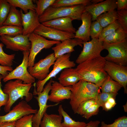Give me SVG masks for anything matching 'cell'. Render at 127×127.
Segmentation results:
<instances>
[{
    "label": "cell",
    "mask_w": 127,
    "mask_h": 127,
    "mask_svg": "<svg viewBox=\"0 0 127 127\" xmlns=\"http://www.w3.org/2000/svg\"><path fill=\"white\" fill-rule=\"evenodd\" d=\"M106 61L101 56L79 64L75 68L80 80L100 87L108 76L104 69Z\"/></svg>",
    "instance_id": "6da1fadb"
},
{
    "label": "cell",
    "mask_w": 127,
    "mask_h": 127,
    "mask_svg": "<svg viewBox=\"0 0 127 127\" xmlns=\"http://www.w3.org/2000/svg\"><path fill=\"white\" fill-rule=\"evenodd\" d=\"M99 87L94 83L81 80L70 86V103L74 114L83 102L92 99L97 100Z\"/></svg>",
    "instance_id": "7a4b0ae2"
},
{
    "label": "cell",
    "mask_w": 127,
    "mask_h": 127,
    "mask_svg": "<svg viewBox=\"0 0 127 127\" xmlns=\"http://www.w3.org/2000/svg\"><path fill=\"white\" fill-rule=\"evenodd\" d=\"M32 84H24L19 79L15 81L10 80L4 85L3 90L4 92L7 94L9 99L4 108V111L8 112L13 104L19 99H23L24 97L27 102L30 101L33 97L32 94L29 92L32 86Z\"/></svg>",
    "instance_id": "3957f363"
},
{
    "label": "cell",
    "mask_w": 127,
    "mask_h": 127,
    "mask_svg": "<svg viewBox=\"0 0 127 127\" xmlns=\"http://www.w3.org/2000/svg\"><path fill=\"white\" fill-rule=\"evenodd\" d=\"M86 6L80 4L70 7L54 8L51 6L40 16L39 20L41 23L57 18L68 17L73 20H81L82 14L85 11Z\"/></svg>",
    "instance_id": "277c9868"
},
{
    "label": "cell",
    "mask_w": 127,
    "mask_h": 127,
    "mask_svg": "<svg viewBox=\"0 0 127 127\" xmlns=\"http://www.w3.org/2000/svg\"><path fill=\"white\" fill-rule=\"evenodd\" d=\"M103 45L104 49L108 52V54L104 57L106 61L127 66V40L115 43H103Z\"/></svg>",
    "instance_id": "5b68a950"
},
{
    "label": "cell",
    "mask_w": 127,
    "mask_h": 127,
    "mask_svg": "<svg viewBox=\"0 0 127 127\" xmlns=\"http://www.w3.org/2000/svg\"><path fill=\"white\" fill-rule=\"evenodd\" d=\"M28 39L31 43V47L28 56V67L33 66L36 56L42 50L50 48L54 44L61 42L48 40L34 32L29 35Z\"/></svg>",
    "instance_id": "8992f818"
},
{
    "label": "cell",
    "mask_w": 127,
    "mask_h": 127,
    "mask_svg": "<svg viewBox=\"0 0 127 127\" xmlns=\"http://www.w3.org/2000/svg\"><path fill=\"white\" fill-rule=\"evenodd\" d=\"M53 79H50L44 88L43 91L40 92H37L36 88V83H34L33 86L34 89L32 95H37V96L34 97L37 101L39 107V110L35 114L32 119V122L36 124L40 125L42 118L44 113L46 112L47 109L49 107L56 105L59 103L52 105L47 104L49 97V93L50 91Z\"/></svg>",
    "instance_id": "52a82bcc"
},
{
    "label": "cell",
    "mask_w": 127,
    "mask_h": 127,
    "mask_svg": "<svg viewBox=\"0 0 127 127\" xmlns=\"http://www.w3.org/2000/svg\"><path fill=\"white\" fill-rule=\"evenodd\" d=\"M30 51L23 52V58L22 63L10 72L3 79L6 82L13 79H19L24 84H32L35 83V78L32 76L28 70V56Z\"/></svg>",
    "instance_id": "ba28073f"
},
{
    "label": "cell",
    "mask_w": 127,
    "mask_h": 127,
    "mask_svg": "<svg viewBox=\"0 0 127 127\" xmlns=\"http://www.w3.org/2000/svg\"><path fill=\"white\" fill-rule=\"evenodd\" d=\"M71 56V53H69L56 58L53 65V69L48 76L43 80H38L36 83V90L37 92H42L46 83L52 78L56 77V75L64 69L75 66V64L74 62L70 60Z\"/></svg>",
    "instance_id": "9c48e42d"
},
{
    "label": "cell",
    "mask_w": 127,
    "mask_h": 127,
    "mask_svg": "<svg viewBox=\"0 0 127 127\" xmlns=\"http://www.w3.org/2000/svg\"><path fill=\"white\" fill-rule=\"evenodd\" d=\"M103 44L102 42L95 39H92L87 42H83V49L76 59V62L79 64L101 56V52L104 49Z\"/></svg>",
    "instance_id": "30bf717a"
},
{
    "label": "cell",
    "mask_w": 127,
    "mask_h": 127,
    "mask_svg": "<svg viewBox=\"0 0 127 127\" xmlns=\"http://www.w3.org/2000/svg\"><path fill=\"white\" fill-rule=\"evenodd\" d=\"M56 59L54 53L50 54L44 58L35 63L33 66L28 67L30 74L38 80L46 78L49 73V68L53 65Z\"/></svg>",
    "instance_id": "8fae6325"
},
{
    "label": "cell",
    "mask_w": 127,
    "mask_h": 127,
    "mask_svg": "<svg viewBox=\"0 0 127 127\" xmlns=\"http://www.w3.org/2000/svg\"><path fill=\"white\" fill-rule=\"evenodd\" d=\"M29 36L22 34L14 36L3 35L0 36V40L6 45V48L15 51H30L31 44Z\"/></svg>",
    "instance_id": "7c38bea8"
},
{
    "label": "cell",
    "mask_w": 127,
    "mask_h": 127,
    "mask_svg": "<svg viewBox=\"0 0 127 127\" xmlns=\"http://www.w3.org/2000/svg\"><path fill=\"white\" fill-rule=\"evenodd\" d=\"M28 104L26 101L22 100L13 107L8 113L3 115H0V122L15 121L23 117L33 114L38 111Z\"/></svg>",
    "instance_id": "4fadbf2b"
},
{
    "label": "cell",
    "mask_w": 127,
    "mask_h": 127,
    "mask_svg": "<svg viewBox=\"0 0 127 127\" xmlns=\"http://www.w3.org/2000/svg\"><path fill=\"white\" fill-rule=\"evenodd\" d=\"M104 70L113 80L123 87L124 93H127V66L106 61Z\"/></svg>",
    "instance_id": "5bb4252c"
},
{
    "label": "cell",
    "mask_w": 127,
    "mask_h": 127,
    "mask_svg": "<svg viewBox=\"0 0 127 127\" xmlns=\"http://www.w3.org/2000/svg\"><path fill=\"white\" fill-rule=\"evenodd\" d=\"M34 32L45 38L61 42L73 38L75 36V34L47 27L41 23L35 29Z\"/></svg>",
    "instance_id": "9a60e30c"
},
{
    "label": "cell",
    "mask_w": 127,
    "mask_h": 127,
    "mask_svg": "<svg viewBox=\"0 0 127 127\" xmlns=\"http://www.w3.org/2000/svg\"><path fill=\"white\" fill-rule=\"evenodd\" d=\"M116 2L115 0H106L97 4H91L86 6L85 11L91 14V21H94L99 15L117 8Z\"/></svg>",
    "instance_id": "2e32d148"
},
{
    "label": "cell",
    "mask_w": 127,
    "mask_h": 127,
    "mask_svg": "<svg viewBox=\"0 0 127 127\" xmlns=\"http://www.w3.org/2000/svg\"><path fill=\"white\" fill-rule=\"evenodd\" d=\"M70 86L65 87L59 82L53 80L48 100L59 103L65 100L70 99L71 95Z\"/></svg>",
    "instance_id": "e0dca14e"
},
{
    "label": "cell",
    "mask_w": 127,
    "mask_h": 127,
    "mask_svg": "<svg viewBox=\"0 0 127 127\" xmlns=\"http://www.w3.org/2000/svg\"><path fill=\"white\" fill-rule=\"evenodd\" d=\"M22 18V35H26L34 32L40 23L39 16L34 10H30L26 13H23L21 9Z\"/></svg>",
    "instance_id": "ac0fdd59"
},
{
    "label": "cell",
    "mask_w": 127,
    "mask_h": 127,
    "mask_svg": "<svg viewBox=\"0 0 127 127\" xmlns=\"http://www.w3.org/2000/svg\"><path fill=\"white\" fill-rule=\"evenodd\" d=\"M83 40L81 39L73 38L64 40L56 44L52 48L56 58L65 54L71 53L75 51L74 48L79 45L82 47Z\"/></svg>",
    "instance_id": "d6986e66"
},
{
    "label": "cell",
    "mask_w": 127,
    "mask_h": 127,
    "mask_svg": "<svg viewBox=\"0 0 127 127\" xmlns=\"http://www.w3.org/2000/svg\"><path fill=\"white\" fill-rule=\"evenodd\" d=\"M73 20L69 17H61L46 21L41 24L47 27L71 33H75L76 30L72 23Z\"/></svg>",
    "instance_id": "ffe728a7"
},
{
    "label": "cell",
    "mask_w": 127,
    "mask_h": 127,
    "mask_svg": "<svg viewBox=\"0 0 127 127\" xmlns=\"http://www.w3.org/2000/svg\"><path fill=\"white\" fill-rule=\"evenodd\" d=\"M91 14L86 11L82 14L81 20L82 24L76 31L74 38L81 39L83 42L90 41V30L91 23Z\"/></svg>",
    "instance_id": "44dd1931"
},
{
    "label": "cell",
    "mask_w": 127,
    "mask_h": 127,
    "mask_svg": "<svg viewBox=\"0 0 127 127\" xmlns=\"http://www.w3.org/2000/svg\"><path fill=\"white\" fill-rule=\"evenodd\" d=\"M59 82L65 87L72 86L80 80L76 68H66L61 71L58 78Z\"/></svg>",
    "instance_id": "7402d4cb"
},
{
    "label": "cell",
    "mask_w": 127,
    "mask_h": 127,
    "mask_svg": "<svg viewBox=\"0 0 127 127\" xmlns=\"http://www.w3.org/2000/svg\"><path fill=\"white\" fill-rule=\"evenodd\" d=\"M63 117L59 114H44L40 127H63L61 125Z\"/></svg>",
    "instance_id": "603a6c76"
},
{
    "label": "cell",
    "mask_w": 127,
    "mask_h": 127,
    "mask_svg": "<svg viewBox=\"0 0 127 127\" xmlns=\"http://www.w3.org/2000/svg\"><path fill=\"white\" fill-rule=\"evenodd\" d=\"M4 25H12L22 27V18L21 11L11 6L7 17Z\"/></svg>",
    "instance_id": "cb8c5ba5"
},
{
    "label": "cell",
    "mask_w": 127,
    "mask_h": 127,
    "mask_svg": "<svg viewBox=\"0 0 127 127\" xmlns=\"http://www.w3.org/2000/svg\"><path fill=\"white\" fill-rule=\"evenodd\" d=\"M58 111L64 119L63 122L61 123L63 127H85L87 125L85 122L76 121L73 119L64 110L61 105L59 106Z\"/></svg>",
    "instance_id": "d4e9b609"
},
{
    "label": "cell",
    "mask_w": 127,
    "mask_h": 127,
    "mask_svg": "<svg viewBox=\"0 0 127 127\" xmlns=\"http://www.w3.org/2000/svg\"><path fill=\"white\" fill-rule=\"evenodd\" d=\"M127 32H125L121 26L115 31L106 36L103 42L113 43L119 42L127 40Z\"/></svg>",
    "instance_id": "484cf974"
},
{
    "label": "cell",
    "mask_w": 127,
    "mask_h": 127,
    "mask_svg": "<svg viewBox=\"0 0 127 127\" xmlns=\"http://www.w3.org/2000/svg\"><path fill=\"white\" fill-rule=\"evenodd\" d=\"M100 87L102 92L118 94L119 91L123 87L120 84L109 75Z\"/></svg>",
    "instance_id": "4316f807"
},
{
    "label": "cell",
    "mask_w": 127,
    "mask_h": 127,
    "mask_svg": "<svg viewBox=\"0 0 127 127\" xmlns=\"http://www.w3.org/2000/svg\"><path fill=\"white\" fill-rule=\"evenodd\" d=\"M117 11L115 10L103 13L97 17L96 20L104 28L117 20Z\"/></svg>",
    "instance_id": "83f0119b"
},
{
    "label": "cell",
    "mask_w": 127,
    "mask_h": 127,
    "mask_svg": "<svg viewBox=\"0 0 127 127\" xmlns=\"http://www.w3.org/2000/svg\"><path fill=\"white\" fill-rule=\"evenodd\" d=\"M10 4L16 8L19 7L23 10L24 13L28 12L30 10H35L36 5L32 0H6Z\"/></svg>",
    "instance_id": "f1b7e54d"
},
{
    "label": "cell",
    "mask_w": 127,
    "mask_h": 127,
    "mask_svg": "<svg viewBox=\"0 0 127 127\" xmlns=\"http://www.w3.org/2000/svg\"><path fill=\"white\" fill-rule=\"evenodd\" d=\"M91 4L90 0H57L51 6L56 8L71 6L80 4L87 6Z\"/></svg>",
    "instance_id": "f546056e"
},
{
    "label": "cell",
    "mask_w": 127,
    "mask_h": 127,
    "mask_svg": "<svg viewBox=\"0 0 127 127\" xmlns=\"http://www.w3.org/2000/svg\"><path fill=\"white\" fill-rule=\"evenodd\" d=\"M22 27L12 25H4L0 27V36L3 35L14 36L22 34Z\"/></svg>",
    "instance_id": "4dcf8cb0"
},
{
    "label": "cell",
    "mask_w": 127,
    "mask_h": 127,
    "mask_svg": "<svg viewBox=\"0 0 127 127\" xmlns=\"http://www.w3.org/2000/svg\"><path fill=\"white\" fill-rule=\"evenodd\" d=\"M4 46V44L2 43H0V64L3 66L11 67L15 54L8 55L5 53L3 49Z\"/></svg>",
    "instance_id": "1f68e13d"
},
{
    "label": "cell",
    "mask_w": 127,
    "mask_h": 127,
    "mask_svg": "<svg viewBox=\"0 0 127 127\" xmlns=\"http://www.w3.org/2000/svg\"><path fill=\"white\" fill-rule=\"evenodd\" d=\"M11 6L6 0H0V27L3 25L6 20Z\"/></svg>",
    "instance_id": "d6a6232c"
},
{
    "label": "cell",
    "mask_w": 127,
    "mask_h": 127,
    "mask_svg": "<svg viewBox=\"0 0 127 127\" xmlns=\"http://www.w3.org/2000/svg\"><path fill=\"white\" fill-rule=\"evenodd\" d=\"M121 26L120 23L116 20L114 23L103 28L99 37L98 40L103 42L106 36L115 31Z\"/></svg>",
    "instance_id": "836d02e7"
},
{
    "label": "cell",
    "mask_w": 127,
    "mask_h": 127,
    "mask_svg": "<svg viewBox=\"0 0 127 127\" xmlns=\"http://www.w3.org/2000/svg\"><path fill=\"white\" fill-rule=\"evenodd\" d=\"M56 0H36V6L35 11L37 15L41 16L45 11L51 6Z\"/></svg>",
    "instance_id": "e575fe53"
},
{
    "label": "cell",
    "mask_w": 127,
    "mask_h": 127,
    "mask_svg": "<svg viewBox=\"0 0 127 127\" xmlns=\"http://www.w3.org/2000/svg\"><path fill=\"white\" fill-rule=\"evenodd\" d=\"M103 28L99 22L95 20L91 22L90 30V35L92 39H98Z\"/></svg>",
    "instance_id": "d590c367"
},
{
    "label": "cell",
    "mask_w": 127,
    "mask_h": 127,
    "mask_svg": "<svg viewBox=\"0 0 127 127\" xmlns=\"http://www.w3.org/2000/svg\"><path fill=\"white\" fill-rule=\"evenodd\" d=\"M33 114L25 115L15 121V127H33Z\"/></svg>",
    "instance_id": "8d00e7d4"
},
{
    "label": "cell",
    "mask_w": 127,
    "mask_h": 127,
    "mask_svg": "<svg viewBox=\"0 0 127 127\" xmlns=\"http://www.w3.org/2000/svg\"><path fill=\"white\" fill-rule=\"evenodd\" d=\"M100 127H127V117L125 116L119 117L110 124H106L102 121Z\"/></svg>",
    "instance_id": "74e56055"
},
{
    "label": "cell",
    "mask_w": 127,
    "mask_h": 127,
    "mask_svg": "<svg viewBox=\"0 0 127 127\" xmlns=\"http://www.w3.org/2000/svg\"><path fill=\"white\" fill-rule=\"evenodd\" d=\"M98 102L97 100L94 99H89L83 102L79 105L77 110L76 113L83 116L89 108Z\"/></svg>",
    "instance_id": "f35d334b"
},
{
    "label": "cell",
    "mask_w": 127,
    "mask_h": 127,
    "mask_svg": "<svg viewBox=\"0 0 127 127\" xmlns=\"http://www.w3.org/2000/svg\"><path fill=\"white\" fill-rule=\"evenodd\" d=\"M117 20L123 30L127 32V10L124 9L117 11Z\"/></svg>",
    "instance_id": "ab89813d"
},
{
    "label": "cell",
    "mask_w": 127,
    "mask_h": 127,
    "mask_svg": "<svg viewBox=\"0 0 127 127\" xmlns=\"http://www.w3.org/2000/svg\"><path fill=\"white\" fill-rule=\"evenodd\" d=\"M101 107L98 102L91 106L85 112L83 117L88 119L92 116L97 115L99 112V107Z\"/></svg>",
    "instance_id": "60d3db41"
},
{
    "label": "cell",
    "mask_w": 127,
    "mask_h": 127,
    "mask_svg": "<svg viewBox=\"0 0 127 127\" xmlns=\"http://www.w3.org/2000/svg\"><path fill=\"white\" fill-rule=\"evenodd\" d=\"M118 94H114L102 92L98 94L97 97L98 102L102 107L104 104L110 98L115 99Z\"/></svg>",
    "instance_id": "b9f144b4"
},
{
    "label": "cell",
    "mask_w": 127,
    "mask_h": 127,
    "mask_svg": "<svg viewBox=\"0 0 127 127\" xmlns=\"http://www.w3.org/2000/svg\"><path fill=\"white\" fill-rule=\"evenodd\" d=\"M4 77L0 74V111L2 106H5L7 104L9 99L8 95L4 92L1 88V80Z\"/></svg>",
    "instance_id": "7bdbcfd3"
},
{
    "label": "cell",
    "mask_w": 127,
    "mask_h": 127,
    "mask_svg": "<svg viewBox=\"0 0 127 127\" xmlns=\"http://www.w3.org/2000/svg\"><path fill=\"white\" fill-rule=\"evenodd\" d=\"M116 104L115 99L112 98H110L105 103L102 107L103 110L106 111H108L114 107Z\"/></svg>",
    "instance_id": "ee69618b"
},
{
    "label": "cell",
    "mask_w": 127,
    "mask_h": 127,
    "mask_svg": "<svg viewBox=\"0 0 127 127\" xmlns=\"http://www.w3.org/2000/svg\"><path fill=\"white\" fill-rule=\"evenodd\" d=\"M117 11L127 10V0H118L116 2Z\"/></svg>",
    "instance_id": "f6af8a7d"
},
{
    "label": "cell",
    "mask_w": 127,
    "mask_h": 127,
    "mask_svg": "<svg viewBox=\"0 0 127 127\" xmlns=\"http://www.w3.org/2000/svg\"><path fill=\"white\" fill-rule=\"evenodd\" d=\"M11 67L5 66L0 65V74L4 77L7 75L8 73V71L11 72L13 70Z\"/></svg>",
    "instance_id": "bcb514c9"
},
{
    "label": "cell",
    "mask_w": 127,
    "mask_h": 127,
    "mask_svg": "<svg viewBox=\"0 0 127 127\" xmlns=\"http://www.w3.org/2000/svg\"><path fill=\"white\" fill-rule=\"evenodd\" d=\"M100 123V122L99 120L91 121L87 123L85 127H99Z\"/></svg>",
    "instance_id": "7dc6e473"
},
{
    "label": "cell",
    "mask_w": 127,
    "mask_h": 127,
    "mask_svg": "<svg viewBox=\"0 0 127 127\" xmlns=\"http://www.w3.org/2000/svg\"><path fill=\"white\" fill-rule=\"evenodd\" d=\"M15 121L0 122V127H15Z\"/></svg>",
    "instance_id": "c3c4849f"
},
{
    "label": "cell",
    "mask_w": 127,
    "mask_h": 127,
    "mask_svg": "<svg viewBox=\"0 0 127 127\" xmlns=\"http://www.w3.org/2000/svg\"><path fill=\"white\" fill-rule=\"evenodd\" d=\"M103 1V0H91V4H97Z\"/></svg>",
    "instance_id": "681fc988"
},
{
    "label": "cell",
    "mask_w": 127,
    "mask_h": 127,
    "mask_svg": "<svg viewBox=\"0 0 127 127\" xmlns=\"http://www.w3.org/2000/svg\"><path fill=\"white\" fill-rule=\"evenodd\" d=\"M124 110V111L126 112H127V102L125 105L123 106Z\"/></svg>",
    "instance_id": "f907efd6"
},
{
    "label": "cell",
    "mask_w": 127,
    "mask_h": 127,
    "mask_svg": "<svg viewBox=\"0 0 127 127\" xmlns=\"http://www.w3.org/2000/svg\"><path fill=\"white\" fill-rule=\"evenodd\" d=\"M32 125L33 127H40V125L33 123H32Z\"/></svg>",
    "instance_id": "816d5d0a"
}]
</instances>
